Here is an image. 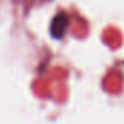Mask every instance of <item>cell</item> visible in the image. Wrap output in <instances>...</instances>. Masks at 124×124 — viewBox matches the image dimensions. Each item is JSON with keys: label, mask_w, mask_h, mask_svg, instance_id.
I'll return each instance as SVG.
<instances>
[{"label": "cell", "mask_w": 124, "mask_h": 124, "mask_svg": "<svg viewBox=\"0 0 124 124\" xmlns=\"http://www.w3.org/2000/svg\"><path fill=\"white\" fill-rule=\"evenodd\" d=\"M66 28H67V16L60 13L54 18V21L51 23V34L55 38H61L66 32Z\"/></svg>", "instance_id": "6da1fadb"}]
</instances>
